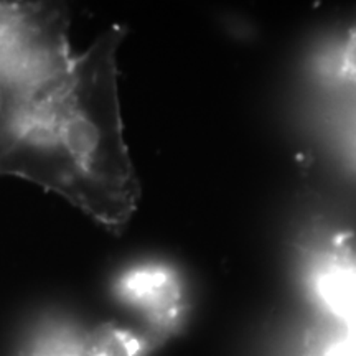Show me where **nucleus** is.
<instances>
[{
  "label": "nucleus",
  "instance_id": "f257e3e1",
  "mask_svg": "<svg viewBox=\"0 0 356 356\" xmlns=\"http://www.w3.org/2000/svg\"><path fill=\"white\" fill-rule=\"evenodd\" d=\"M126 30L102 32L74 58L68 76L35 106L0 175L55 191L108 229L127 225L140 184L124 140L118 55Z\"/></svg>",
  "mask_w": 356,
  "mask_h": 356
},
{
  "label": "nucleus",
  "instance_id": "f03ea898",
  "mask_svg": "<svg viewBox=\"0 0 356 356\" xmlns=\"http://www.w3.org/2000/svg\"><path fill=\"white\" fill-rule=\"evenodd\" d=\"M68 10L53 3L0 2V74L48 99L68 76Z\"/></svg>",
  "mask_w": 356,
  "mask_h": 356
},
{
  "label": "nucleus",
  "instance_id": "7ed1b4c3",
  "mask_svg": "<svg viewBox=\"0 0 356 356\" xmlns=\"http://www.w3.org/2000/svg\"><path fill=\"white\" fill-rule=\"evenodd\" d=\"M119 297L137 307L159 330L170 328L181 310V292L170 269L142 264L119 275Z\"/></svg>",
  "mask_w": 356,
  "mask_h": 356
},
{
  "label": "nucleus",
  "instance_id": "20e7f679",
  "mask_svg": "<svg viewBox=\"0 0 356 356\" xmlns=\"http://www.w3.org/2000/svg\"><path fill=\"white\" fill-rule=\"evenodd\" d=\"M37 104L29 91L0 74V165L20 139Z\"/></svg>",
  "mask_w": 356,
  "mask_h": 356
},
{
  "label": "nucleus",
  "instance_id": "39448f33",
  "mask_svg": "<svg viewBox=\"0 0 356 356\" xmlns=\"http://www.w3.org/2000/svg\"><path fill=\"white\" fill-rule=\"evenodd\" d=\"M317 293L330 312L350 322L356 320V264L332 262L317 275Z\"/></svg>",
  "mask_w": 356,
  "mask_h": 356
},
{
  "label": "nucleus",
  "instance_id": "423d86ee",
  "mask_svg": "<svg viewBox=\"0 0 356 356\" xmlns=\"http://www.w3.org/2000/svg\"><path fill=\"white\" fill-rule=\"evenodd\" d=\"M325 356H356V320L348 323L346 332L330 346Z\"/></svg>",
  "mask_w": 356,
  "mask_h": 356
},
{
  "label": "nucleus",
  "instance_id": "0eeeda50",
  "mask_svg": "<svg viewBox=\"0 0 356 356\" xmlns=\"http://www.w3.org/2000/svg\"><path fill=\"white\" fill-rule=\"evenodd\" d=\"M343 73L356 86V26L351 30L343 50Z\"/></svg>",
  "mask_w": 356,
  "mask_h": 356
}]
</instances>
